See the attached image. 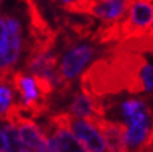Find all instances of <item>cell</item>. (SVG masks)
<instances>
[{"mask_svg":"<svg viewBox=\"0 0 153 152\" xmlns=\"http://www.w3.org/2000/svg\"><path fill=\"white\" fill-rule=\"evenodd\" d=\"M94 54L95 48L87 44L74 46L68 50L57 69L53 91H57L60 95H65L71 89L74 81L94 56Z\"/></svg>","mask_w":153,"mask_h":152,"instance_id":"3","label":"cell"},{"mask_svg":"<svg viewBox=\"0 0 153 152\" xmlns=\"http://www.w3.org/2000/svg\"><path fill=\"white\" fill-rule=\"evenodd\" d=\"M83 1H88V3H94V1H97V0H83Z\"/></svg>","mask_w":153,"mask_h":152,"instance_id":"17","label":"cell"},{"mask_svg":"<svg viewBox=\"0 0 153 152\" xmlns=\"http://www.w3.org/2000/svg\"><path fill=\"white\" fill-rule=\"evenodd\" d=\"M151 110L148 105L129 116L126 124L125 152H141L146 146L152 145Z\"/></svg>","mask_w":153,"mask_h":152,"instance_id":"6","label":"cell"},{"mask_svg":"<svg viewBox=\"0 0 153 152\" xmlns=\"http://www.w3.org/2000/svg\"><path fill=\"white\" fill-rule=\"evenodd\" d=\"M0 152H1V151H0Z\"/></svg>","mask_w":153,"mask_h":152,"instance_id":"19","label":"cell"},{"mask_svg":"<svg viewBox=\"0 0 153 152\" xmlns=\"http://www.w3.org/2000/svg\"><path fill=\"white\" fill-rule=\"evenodd\" d=\"M132 0H97L88 5L87 15H92L103 24L117 22L126 18Z\"/></svg>","mask_w":153,"mask_h":152,"instance_id":"8","label":"cell"},{"mask_svg":"<svg viewBox=\"0 0 153 152\" xmlns=\"http://www.w3.org/2000/svg\"><path fill=\"white\" fill-rule=\"evenodd\" d=\"M14 91L11 87V81L6 80L0 82V118L3 120L5 112L13 105Z\"/></svg>","mask_w":153,"mask_h":152,"instance_id":"11","label":"cell"},{"mask_svg":"<svg viewBox=\"0 0 153 152\" xmlns=\"http://www.w3.org/2000/svg\"><path fill=\"white\" fill-rule=\"evenodd\" d=\"M10 81L20 96V102L18 105L22 113H27L30 117H39L49 111L50 98L44 97L39 92L34 79L30 77L26 72H13Z\"/></svg>","mask_w":153,"mask_h":152,"instance_id":"4","label":"cell"},{"mask_svg":"<svg viewBox=\"0 0 153 152\" xmlns=\"http://www.w3.org/2000/svg\"><path fill=\"white\" fill-rule=\"evenodd\" d=\"M0 151L7 152L9 151V143H7V139L3 131H0Z\"/></svg>","mask_w":153,"mask_h":152,"instance_id":"13","label":"cell"},{"mask_svg":"<svg viewBox=\"0 0 153 152\" xmlns=\"http://www.w3.org/2000/svg\"><path fill=\"white\" fill-rule=\"evenodd\" d=\"M106 111L107 109L102 98L86 96L81 91H77L74 94V98L67 112L94 126L98 120L105 118Z\"/></svg>","mask_w":153,"mask_h":152,"instance_id":"7","label":"cell"},{"mask_svg":"<svg viewBox=\"0 0 153 152\" xmlns=\"http://www.w3.org/2000/svg\"><path fill=\"white\" fill-rule=\"evenodd\" d=\"M81 76V92L102 98L122 91L131 94L152 91V66L143 54L117 51L108 48Z\"/></svg>","mask_w":153,"mask_h":152,"instance_id":"1","label":"cell"},{"mask_svg":"<svg viewBox=\"0 0 153 152\" xmlns=\"http://www.w3.org/2000/svg\"><path fill=\"white\" fill-rule=\"evenodd\" d=\"M1 1H3V0H0V3H1Z\"/></svg>","mask_w":153,"mask_h":152,"instance_id":"18","label":"cell"},{"mask_svg":"<svg viewBox=\"0 0 153 152\" xmlns=\"http://www.w3.org/2000/svg\"><path fill=\"white\" fill-rule=\"evenodd\" d=\"M7 139V143H9V151L7 152H14V151H18L21 148H25L24 145L21 143L20 139H19V135H18V130L16 127L10 125V124H6L4 127V131H3Z\"/></svg>","mask_w":153,"mask_h":152,"instance_id":"12","label":"cell"},{"mask_svg":"<svg viewBox=\"0 0 153 152\" xmlns=\"http://www.w3.org/2000/svg\"><path fill=\"white\" fill-rule=\"evenodd\" d=\"M141 152H152V145H148V146H146L144 147Z\"/></svg>","mask_w":153,"mask_h":152,"instance_id":"14","label":"cell"},{"mask_svg":"<svg viewBox=\"0 0 153 152\" xmlns=\"http://www.w3.org/2000/svg\"><path fill=\"white\" fill-rule=\"evenodd\" d=\"M152 0H132L128 13L120 21V41L152 34Z\"/></svg>","mask_w":153,"mask_h":152,"instance_id":"5","label":"cell"},{"mask_svg":"<svg viewBox=\"0 0 153 152\" xmlns=\"http://www.w3.org/2000/svg\"><path fill=\"white\" fill-rule=\"evenodd\" d=\"M94 127L102 135L108 152H125L126 124L101 118L94 125Z\"/></svg>","mask_w":153,"mask_h":152,"instance_id":"9","label":"cell"},{"mask_svg":"<svg viewBox=\"0 0 153 152\" xmlns=\"http://www.w3.org/2000/svg\"><path fill=\"white\" fill-rule=\"evenodd\" d=\"M14 152H34V151H31V150H27V148H21V150L14 151Z\"/></svg>","mask_w":153,"mask_h":152,"instance_id":"16","label":"cell"},{"mask_svg":"<svg viewBox=\"0 0 153 152\" xmlns=\"http://www.w3.org/2000/svg\"><path fill=\"white\" fill-rule=\"evenodd\" d=\"M53 3H57V1H62V5H66V4H68L70 1H72V0H52Z\"/></svg>","mask_w":153,"mask_h":152,"instance_id":"15","label":"cell"},{"mask_svg":"<svg viewBox=\"0 0 153 152\" xmlns=\"http://www.w3.org/2000/svg\"><path fill=\"white\" fill-rule=\"evenodd\" d=\"M112 49L123 52H133V54H143L152 51V34L143 35L138 37H128L118 41Z\"/></svg>","mask_w":153,"mask_h":152,"instance_id":"10","label":"cell"},{"mask_svg":"<svg viewBox=\"0 0 153 152\" xmlns=\"http://www.w3.org/2000/svg\"><path fill=\"white\" fill-rule=\"evenodd\" d=\"M22 24L13 14H0V82L10 80L24 51Z\"/></svg>","mask_w":153,"mask_h":152,"instance_id":"2","label":"cell"}]
</instances>
